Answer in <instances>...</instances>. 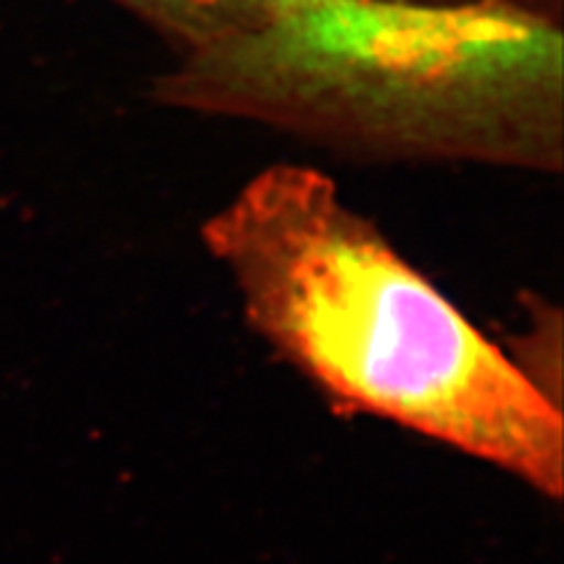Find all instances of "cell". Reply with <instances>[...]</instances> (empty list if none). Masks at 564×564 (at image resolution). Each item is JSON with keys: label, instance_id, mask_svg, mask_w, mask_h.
<instances>
[{"label": "cell", "instance_id": "3", "mask_svg": "<svg viewBox=\"0 0 564 564\" xmlns=\"http://www.w3.org/2000/svg\"><path fill=\"white\" fill-rule=\"evenodd\" d=\"M149 24L174 52L196 45L234 24L254 0H113Z\"/></svg>", "mask_w": 564, "mask_h": 564}, {"label": "cell", "instance_id": "2", "mask_svg": "<svg viewBox=\"0 0 564 564\" xmlns=\"http://www.w3.org/2000/svg\"><path fill=\"white\" fill-rule=\"evenodd\" d=\"M155 95L346 151L562 165V20L516 8L254 0Z\"/></svg>", "mask_w": 564, "mask_h": 564}, {"label": "cell", "instance_id": "4", "mask_svg": "<svg viewBox=\"0 0 564 564\" xmlns=\"http://www.w3.org/2000/svg\"><path fill=\"white\" fill-rule=\"evenodd\" d=\"M375 3H395V6H421V8H516L529 10L539 14L555 17L562 20V3L564 0H375Z\"/></svg>", "mask_w": 564, "mask_h": 564}, {"label": "cell", "instance_id": "1", "mask_svg": "<svg viewBox=\"0 0 564 564\" xmlns=\"http://www.w3.org/2000/svg\"><path fill=\"white\" fill-rule=\"evenodd\" d=\"M203 234L250 325L329 398L560 499V404L329 176L292 163L263 170Z\"/></svg>", "mask_w": 564, "mask_h": 564}]
</instances>
